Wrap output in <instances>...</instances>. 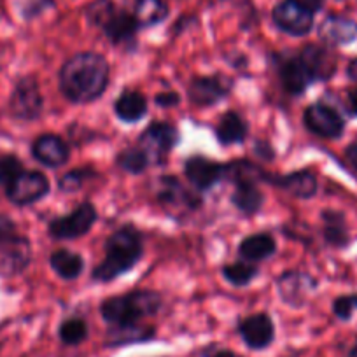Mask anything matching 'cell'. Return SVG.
Instances as JSON below:
<instances>
[{"mask_svg": "<svg viewBox=\"0 0 357 357\" xmlns=\"http://www.w3.org/2000/svg\"><path fill=\"white\" fill-rule=\"evenodd\" d=\"M53 272L63 280H75L84 270V259L68 249H58L50 256Z\"/></svg>", "mask_w": 357, "mask_h": 357, "instance_id": "obj_26", "label": "cell"}, {"mask_svg": "<svg viewBox=\"0 0 357 357\" xmlns=\"http://www.w3.org/2000/svg\"><path fill=\"white\" fill-rule=\"evenodd\" d=\"M95 175V172L91 168H77V170H72L68 174H65L58 183L63 193H75V191L81 190L84 186V183L88 178H91Z\"/></svg>", "mask_w": 357, "mask_h": 357, "instance_id": "obj_34", "label": "cell"}, {"mask_svg": "<svg viewBox=\"0 0 357 357\" xmlns=\"http://www.w3.org/2000/svg\"><path fill=\"white\" fill-rule=\"evenodd\" d=\"M247 135H249V126L238 112L228 111L221 116L218 128H215V137L222 146L245 142Z\"/></svg>", "mask_w": 357, "mask_h": 357, "instance_id": "obj_24", "label": "cell"}, {"mask_svg": "<svg viewBox=\"0 0 357 357\" xmlns=\"http://www.w3.org/2000/svg\"><path fill=\"white\" fill-rule=\"evenodd\" d=\"M32 259V245L25 235L0 245V277H16L29 268Z\"/></svg>", "mask_w": 357, "mask_h": 357, "instance_id": "obj_14", "label": "cell"}, {"mask_svg": "<svg viewBox=\"0 0 357 357\" xmlns=\"http://www.w3.org/2000/svg\"><path fill=\"white\" fill-rule=\"evenodd\" d=\"M314 13L307 11L293 0H280L272 11L273 25L280 32L293 37L308 36L314 29Z\"/></svg>", "mask_w": 357, "mask_h": 357, "instance_id": "obj_9", "label": "cell"}, {"mask_svg": "<svg viewBox=\"0 0 357 357\" xmlns=\"http://www.w3.org/2000/svg\"><path fill=\"white\" fill-rule=\"evenodd\" d=\"M132 13L139 29H151L163 23L170 15V9L165 0H133Z\"/></svg>", "mask_w": 357, "mask_h": 357, "instance_id": "obj_25", "label": "cell"}, {"mask_svg": "<svg viewBox=\"0 0 357 357\" xmlns=\"http://www.w3.org/2000/svg\"><path fill=\"white\" fill-rule=\"evenodd\" d=\"M231 204L242 214L252 215L263 207L264 195L257 188L256 181H236L235 191L231 195Z\"/></svg>", "mask_w": 357, "mask_h": 357, "instance_id": "obj_23", "label": "cell"}, {"mask_svg": "<svg viewBox=\"0 0 357 357\" xmlns=\"http://www.w3.org/2000/svg\"><path fill=\"white\" fill-rule=\"evenodd\" d=\"M303 123L314 135L321 139H338L345 130L342 116L322 102L308 105L303 114Z\"/></svg>", "mask_w": 357, "mask_h": 357, "instance_id": "obj_11", "label": "cell"}, {"mask_svg": "<svg viewBox=\"0 0 357 357\" xmlns=\"http://www.w3.org/2000/svg\"><path fill=\"white\" fill-rule=\"evenodd\" d=\"M161 305H163V298L156 291H132L123 296L104 300L100 314L105 322L119 328V326L140 324L144 317L158 314Z\"/></svg>", "mask_w": 357, "mask_h": 357, "instance_id": "obj_3", "label": "cell"}, {"mask_svg": "<svg viewBox=\"0 0 357 357\" xmlns=\"http://www.w3.org/2000/svg\"><path fill=\"white\" fill-rule=\"evenodd\" d=\"M158 200L168 212L184 214L200 207V198L193 191L186 190L175 177H160Z\"/></svg>", "mask_w": 357, "mask_h": 357, "instance_id": "obj_12", "label": "cell"}, {"mask_svg": "<svg viewBox=\"0 0 357 357\" xmlns=\"http://www.w3.org/2000/svg\"><path fill=\"white\" fill-rule=\"evenodd\" d=\"M211 357H236L231 350H218V352L212 354Z\"/></svg>", "mask_w": 357, "mask_h": 357, "instance_id": "obj_43", "label": "cell"}, {"mask_svg": "<svg viewBox=\"0 0 357 357\" xmlns=\"http://www.w3.org/2000/svg\"><path fill=\"white\" fill-rule=\"evenodd\" d=\"M32 156L44 167L60 168L70 160V147L61 137L54 135V133H44L33 140Z\"/></svg>", "mask_w": 357, "mask_h": 357, "instance_id": "obj_15", "label": "cell"}, {"mask_svg": "<svg viewBox=\"0 0 357 357\" xmlns=\"http://www.w3.org/2000/svg\"><path fill=\"white\" fill-rule=\"evenodd\" d=\"M178 100H181V98H178V95H175V93H160L156 97V104L160 105V107H165V109L174 107V105L178 104Z\"/></svg>", "mask_w": 357, "mask_h": 357, "instance_id": "obj_38", "label": "cell"}, {"mask_svg": "<svg viewBox=\"0 0 357 357\" xmlns=\"http://www.w3.org/2000/svg\"><path fill=\"white\" fill-rule=\"evenodd\" d=\"M319 37L328 46H345L357 39V23L347 16L329 15L319 25Z\"/></svg>", "mask_w": 357, "mask_h": 357, "instance_id": "obj_18", "label": "cell"}, {"mask_svg": "<svg viewBox=\"0 0 357 357\" xmlns=\"http://www.w3.org/2000/svg\"><path fill=\"white\" fill-rule=\"evenodd\" d=\"M347 109L350 114L357 116V88L347 91Z\"/></svg>", "mask_w": 357, "mask_h": 357, "instance_id": "obj_40", "label": "cell"}, {"mask_svg": "<svg viewBox=\"0 0 357 357\" xmlns=\"http://www.w3.org/2000/svg\"><path fill=\"white\" fill-rule=\"evenodd\" d=\"M300 60L312 81H328L336 72V56L328 47L319 44H307L301 50Z\"/></svg>", "mask_w": 357, "mask_h": 357, "instance_id": "obj_17", "label": "cell"}, {"mask_svg": "<svg viewBox=\"0 0 357 357\" xmlns=\"http://www.w3.org/2000/svg\"><path fill=\"white\" fill-rule=\"evenodd\" d=\"M354 310H357V294L352 296H340L333 301V312L342 321H349Z\"/></svg>", "mask_w": 357, "mask_h": 357, "instance_id": "obj_35", "label": "cell"}, {"mask_svg": "<svg viewBox=\"0 0 357 357\" xmlns=\"http://www.w3.org/2000/svg\"><path fill=\"white\" fill-rule=\"evenodd\" d=\"M231 91V81L222 75H198L188 84V97L198 107H212Z\"/></svg>", "mask_w": 357, "mask_h": 357, "instance_id": "obj_10", "label": "cell"}, {"mask_svg": "<svg viewBox=\"0 0 357 357\" xmlns=\"http://www.w3.org/2000/svg\"><path fill=\"white\" fill-rule=\"evenodd\" d=\"M221 273L226 282L235 287H245L252 282L259 273V268L249 261H236V263L225 264L221 268Z\"/></svg>", "mask_w": 357, "mask_h": 357, "instance_id": "obj_29", "label": "cell"}, {"mask_svg": "<svg viewBox=\"0 0 357 357\" xmlns=\"http://www.w3.org/2000/svg\"><path fill=\"white\" fill-rule=\"evenodd\" d=\"M186 177L198 191H208L226 178V165L205 156H191L184 165Z\"/></svg>", "mask_w": 357, "mask_h": 357, "instance_id": "obj_13", "label": "cell"}, {"mask_svg": "<svg viewBox=\"0 0 357 357\" xmlns=\"http://www.w3.org/2000/svg\"><path fill=\"white\" fill-rule=\"evenodd\" d=\"M307 284H314V280H310L308 275H303V273L298 272H287L277 280V289H279L280 298H282L286 303L298 307L301 298H303L305 293L308 291Z\"/></svg>", "mask_w": 357, "mask_h": 357, "instance_id": "obj_27", "label": "cell"}, {"mask_svg": "<svg viewBox=\"0 0 357 357\" xmlns=\"http://www.w3.org/2000/svg\"><path fill=\"white\" fill-rule=\"evenodd\" d=\"M154 336V329L147 328V326L132 324V326H119V328H112L109 333L111 338V345H125V343L133 342H146Z\"/></svg>", "mask_w": 357, "mask_h": 357, "instance_id": "obj_30", "label": "cell"}, {"mask_svg": "<svg viewBox=\"0 0 357 357\" xmlns=\"http://www.w3.org/2000/svg\"><path fill=\"white\" fill-rule=\"evenodd\" d=\"M177 142V128L167 121H156L144 130L139 139V147L147 154L151 165H163Z\"/></svg>", "mask_w": 357, "mask_h": 357, "instance_id": "obj_7", "label": "cell"}, {"mask_svg": "<svg viewBox=\"0 0 357 357\" xmlns=\"http://www.w3.org/2000/svg\"><path fill=\"white\" fill-rule=\"evenodd\" d=\"M86 18L91 25L98 26L114 46L135 44L139 23L132 11L116 6L114 0H95L86 8Z\"/></svg>", "mask_w": 357, "mask_h": 357, "instance_id": "obj_4", "label": "cell"}, {"mask_svg": "<svg viewBox=\"0 0 357 357\" xmlns=\"http://www.w3.org/2000/svg\"><path fill=\"white\" fill-rule=\"evenodd\" d=\"M277 252V242L270 233H254L245 236L238 245V254L243 261L259 263Z\"/></svg>", "mask_w": 357, "mask_h": 357, "instance_id": "obj_21", "label": "cell"}, {"mask_svg": "<svg viewBox=\"0 0 357 357\" xmlns=\"http://www.w3.org/2000/svg\"><path fill=\"white\" fill-rule=\"evenodd\" d=\"M293 2H296L298 6H301L303 9H307V11L310 13H319L322 8H324V2L326 0H293Z\"/></svg>", "mask_w": 357, "mask_h": 357, "instance_id": "obj_39", "label": "cell"}, {"mask_svg": "<svg viewBox=\"0 0 357 357\" xmlns=\"http://www.w3.org/2000/svg\"><path fill=\"white\" fill-rule=\"evenodd\" d=\"M347 75H349L350 81L357 82V58H354L349 63V67H347Z\"/></svg>", "mask_w": 357, "mask_h": 357, "instance_id": "obj_42", "label": "cell"}, {"mask_svg": "<svg viewBox=\"0 0 357 357\" xmlns=\"http://www.w3.org/2000/svg\"><path fill=\"white\" fill-rule=\"evenodd\" d=\"M98 219V212L93 204L82 202L70 214L51 219L47 225V233L54 240H75L84 236L93 228Z\"/></svg>", "mask_w": 357, "mask_h": 357, "instance_id": "obj_6", "label": "cell"}, {"mask_svg": "<svg viewBox=\"0 0 357 357\" xmlns=\"http://www.w3.org/2000/svg\"><path fill=\"white\" fill-rule=\"evenodd\" d=\"M51 184L43 172L23 170L18 177L6 188V197L16 207H29L47 197Z\"/></svg>", "mask_w": 357, "mask_h": 357, "instance_id": "obj_8", "label": "cell"}, {"mask_svg": "<svg viewBox=\"0 0 357 357\" xmlns=\"http://www.w3.org/2000/svg\"><path fill=\"white\" fill-rule=\"evenodd\" d=\"M23 168L22 160L15 154H0V186L8 188L18 177Z\"/></svg>", "mask_w": 357, "mask_h": 357, "instance_id": "obj_33", "label": "cell"}, {"mask_svg": "<svg viewBox=\"0 0 357 357\" xmlns=\"http://www.w3.org/2000/svg\"><path fill=\"white\" fill-rule=\"evenodd\" d=\"M111 67L105 56L93 51L74 54L60 70V89L72 104H89L104 95Z\"/></svg>", "mask_w": 357, "mask_h": 357, "instance_id": "obj_1", "label": "cell"}, {"mask_svg": "<svg viewBox=\"0 0 357 357\" xmlns=\"http://www.w3.org/2000/svg\"><path fill=\"white\" fill-rule=\"evenodd\" d=\"M20 235H22V233H20L16 222L13 221L9 215L0 214V245L11 242V240H15L16 236Z\"/></svg>", "mask_w": 357, "mask_h": 357, "instance_id": "obj_36", "label": "cell"}, {"mask_svg": "<svg viewBox=\"0 0 357 357\" xmlns=\"http://www.w3.org/2000/svg\"><path fill=\"white\" fill-rule=\"evenodd\" d=\"M144 256L142 235L133 226L116 229L105 242V257L93 268L91 277L97 282H112L130 272Z\"/></svg>", "mask_w": 357, "mask_h": 357, "instance_id": "obj_2", "label": "cell"}, {"mask_svg": "<svg viewBox=\"0 0 357 357\" xmlns=\"http://www.w3.org/2000/svg\"><path fill=\"white\" fill-rule=\"evenodd\" d=\"M324 221V238L333 247H345L349 243V231L343 214L335 211L322 212Z\"/></svg>", "mask_w": 357, "mask_h": 357, "instance_id": "obj_28", "label": "cell"}, {"mask_svg": "<svg viewBox=\"0 0 357 357\" xmlns=\"http://www.w3.org/2000/svg\"><path fill=\"white\" fill-rule=\"evenodd\" d=\"M114 112L119 121L126 125L139 123L147 114V100L140 91L125 89L114 102Z\"/></svg>", "mask_w": 357, "mask_h": 357, "instance_id": "obj_22", "label": "cell"}, {"mask_svg": "<svg viewBox=\"0 0 357 357\" xmlns=\"http://www.w3.org/2000/svg\"><path fill=\"white\" fill-rule=\"evenodd\" d=\"M279 74L284 89L289 95H293V97H300L301 93L307 91L308 86L314 82L310 75H308L305 65L301 63L300 56L284 58V61L280 63Z\"/></svg>", "mask_w": 357, "mask_h": 357, "instance_id": "obj_19", "label": "cell"}, {"mask_svg": "<svg viewBox=\"0 0 357 357\" xmlns=\"http://www.w3.org/2000/svg\"><path fill=\"white\" fill-rule=\"evenodd\" d=\"M347 357H357V338H356V342H354L352 349L349 350V356Z\"/></svg>", "mask_w": 357, "mask_h": 357, "instance_id": "obj_44", "label": "cell"}, {"mask_svg": "<svg viewBox=\"0 0 357 357\" xmlns=\"http://www.w3.org/2000/svg\"><path fill=\"white\" fill-rule=\"evenodd\" d=\"M58 335H60V340L65 345H79V343H82L88 338V324L81 317L65 319L61 322L60 329H58Z\"/></svg>", "mask_w": 357, "mask_h": 357, "instance_id": "obj_32", "label": "cell"}, {"mask_svg": "<svg viewBox=\"0 0 357 357\" xmlns=\"http://www.w3.org/2000/svg\"><path fill=\"white\" fill-rule=\"evenodd\" d=\"M116 163H118L119 168H123L128 174H142L149 168L151 161L147 158V154L140 149L139 146L137 147H128V149H123L121 153L118 154L116 158Z\"/></svg>", "mask_w": 357, "mask_h": 357, "instance_id": "obj_31", "label": "cell"}, {"mask_svg": "<svg viewBox=\"0 0 357 357\" xmlns=\"http://www.w3.org/2000/svg\"><path fill=\"white\" fill-rule=\"evenodd\" d=\"M54 0H30V4H26V8L23 9V16L26 20H32L33 16L40 15L44 9L53 8Z\"/></svg>", "mask_w": 357, "mask_h": 357, "instance_id": "obj_37", "label": "cell"}, {"mask_svg": "<svg viewBox=\"0 0 357 357\" xmlns=\"http://www.w3.org/2000/svg\"><path fill=\"white\" fill-rule=\"evenodd\" d=\"M44 109V98L40 95L39 82L36 77L26 75L16 81L9 97V114L16 121L32 123L40 118Z\"/></svg>", "mask_w": 357, "mask_h": 357, "instance_id": "obj_5", "label": "cell"}, {"mask_svg": "<svg viewBox=\"0 0 357 357\" xmlns=\"http://www.w3.org/2000/svg\"><path fill=\"white\" fill-rule=\"evenodd\" d=\"M345 156H347V160H349V163L352 165V167L357 170V142L356 144H350V146L347 147Z\"/></svg>", "mask_w": 357, "mask_h": 357, "instance_id": "obj_41", "label": "cell"}, {"mask_svg": "<svg viewBox=\"0 0 357 357\" xmlns=\"http://www.w3.org/2000/svg\"><path fill=\"white\" fill-rule=\"evenodd\" d=\"M268 183L282 188L287 193L296 198H312L317 193V177L310 170H298L293 174L282 175V177H273Z\"/></svg>", "mask_w": 357, "mask_h": 357, "instance_id": "obj_20", "label": "cell"}, {"mask_svg": "<svg viewBox=\"0 0 357 357\" xmlns=\"http://www.w3.org/2000/svg\"><path fill=\"white\" fill-rule=\"evenodd\" d=\"M238 333L243 343L252 350L266 349L275 338L273 321L268 314H254L238 324Z\"/></svg>", "mask_w": 357, "mask_h": 357, "instance_id": "obj_16", "label": "cell"}]
</instances>
